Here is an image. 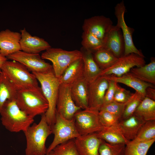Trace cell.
Here are the masks:
<instances>
[{
	"instance_id": "obj_14",
	"label": "cell",
	"mask_w": 155,
	"mask_h": 155,
	"mask_svg": "<svg viewBox=\"0 0 155 155\" xmlns=\"http://www.w3.org/2000/svg\"><path fill=\"white\" fill-rule=\"evenodd\" d=\"M108 80L99 76L88 85V106L89 108L100 111L102 106L106 92L108 87Z\"/></svg>"
},
{
	"instance_id": "obj_7",
	"label": "cell",
	"mask_w": 155,
	"mask_h": 155,
	"mask_svg": "<svg viewBox=\"0 0 155 155\" xmlns=\"http://www.w3.org/2000/svg\"><path fill=\"white\" fill-rule=\"evenodd\" d=\"M50 127L54 137L52 142L47 148L46 155L58 145L81 136L76 129L73 119H66L56 112L55 123Z\"/></svg>"
},
{
	"instance_id": "obj_13",
	"label": "cell",
	"mask_w": 155,
	"mask_h": 155,
	"mask_svg": "<svg viewBox=\"0 0 155 155\" xmlns=\"http://www.w3.org/2000/svg\"><path fill=\"white\" fill-rule=\"evenodd\" d=\"M113 26L111 19L103 16L85 19L82 26L83 32L91 34L104 42Z\"/></svg>"
},
{
	"instance_id": "obj_6",
	"label": "cell",
	"mask_w": 155,
	"mask_h": 155,
	"mask_svg": "<svg viewBox=\"0 0 155 155\" xmlns=\"http://www.w3.org/2000/svg\"><path fill=\"white\" fill-rule=\"evenodd\" d=\"M42 58L50 61L55 75L59 78L72 63L82 58L80 51H67L59 48H50L43 53Z\"/></svg>"
},
{
	"instance_id": "obj_29",
	"label": "cell",
	"mask_w": 155,
	"mask_h": 155,
	"mask_svg": "<svg viewBox=\"0 0 155 155\" xmlns=\"http://www.w3.org/2000/svg\"><path fill=\"white\" fill-rule=\"evenodd\" d=\"M93 55L95 61L102 70L111 67L118 59L109 51L104 49L95 52Z\"/></svg>"
},
{
	"instance_id": "obj_38",
	"label": "cell",
	"mask_w": 155,
	"mask_h": 155,
	"mask_svg": "<svg viewBox=\"0 0 155 155\" xmlns=\"http://www.w3.org/2000/svg\"><path fill=\"white\" fill-rule=\"evenodd\" d=\"M108 80V87L106 92L102 106L114 101V94L118 85V83L114 81L111 80Z\"/></svg>"
},
{
	"instance_id": "obj_37",
	"label": "cell",
	"mask_w": 155,
	"mask_h": 155,
	"mask_svg": "<svg viewBox=\"0 0 155 155\" xmlns=\"http://www.w3.org/2000/svg\"><path fill=\"white\" fill-rule=\"evenodd\" d=\"M133 94L130 91L121 87L118 85L114 94V101L121 103H126L129 100Z\"/></svg>"
},
{
	"instance_id": "obj_24",
	"label": "cell",
	"mask_w": 155,
	"mask_h": 155,
	"mask_svg": "<svg viewBox=\"0 0 155 155\" xmlns=\"http://www.w3.org/2000/svg\"><path fill=\"white\" fill-rule=\"evenodd\" d=\"M84 64L82 58L72 63L59 78L61 84L71 85L83 75Z\"/></svg>"
},
{
	"instance_id": "obj_41",
	"label": "cell",
	"mask_w": 155,
	"mask_h": 155,
	"mask_svg": "<svg viewBox=\"0 0 155 155\" xmlns=\"http://www.w3.org/2000/svg\"><path fill=\"white\" fill-rule=\"evenodd\" d=\"M48 154L49 155H54L53 154V153L52 152V151L51 152L49 153L48 154Z\"/></svg>"
},
{
	"instance_id": "obj_32",
	"label": "cell",
	"mask_w": 155,
	"mask_h": 155,
	"mask_svg": "<svg viewBox=\"0 0 155 155\" xmlns=\"http://www.w3.org/2000/svg\"><path fill=\"white\" fill-rule=\"evenodd\" d=\"M145 97L142 95L136 92L133 93L131 97L126 103L120 120L126 119L132 115L137 107Z\"/></svg>"
},
{
	"instance_id": "obj_35",
	"label": "cell",
	"mask_w": 155,
	"mask_h": 155,
	"mask_svg": "<svg viewBox=\"0 0 155 155\" xmlns=\"http://www.w3.org/2000/svg\"><path fill=\"white\" fill-rule=\"evenodd\" d=\"M127 102L121 103L113 101L102 106L100 111L103 110L108 112L115 116L120 121L122 116Z\"/></svg>"
},
{
	"instance_id": "obj_33",
	"label": "cell",
	"mask_w": 155,
	"mask_h": 155,
	"mask_svg": "<svg viewBox=\"0 0 155 155\" xmlns=\"http://www.w3.org/2000/svg\"><path fill=\"white\" fill-rule=\"evenodd\" d=\"M125 144H111L104 140L99 147L100 155H124Z\"/></svg>"
},
{
	"instance_id": "obj_11",
	"label": "cell",
	"mask_w": 155,
	"mask_h": 155,
	"mask_svg": "<svg viewBox=\"0 0 155 155\" xmlns=\"http://www.w3.org/2000/svg\"><path fill=\"white\" fill-rule=\"evenodd\" d=\"M126 11L124 1H121L117 3L115 7V14L117 19L116 25L121 30L125 43L124 55L135 53L144 57L140 50L135 46L132 39L133 28L128 26L125 21L124 14Z\"/></svg>"
},
{
	"instance_id": "obj_40",
	"label": "cell",
	"mask_w": 155,
	"mask_h": 155,
	"mask_svg": "<svg viewBox=\"0 0 155 155\" xmlns=\"http://www.w3.org/2000/svg\"><path fill=\"white\" fill-rule=\"evenodd\" d=\"M7 60L6 57H4L0 54V72L1 68L5 62Z\"/></svg>"
},
{
	"instance_id": "obj_31",
	"label": "cell",
	"mask_w": 155,
	"mask_h": 155,
	"mask_svg": "<svg viewBox=\"0 0 155 155\" xmlns=\"http://www.w3.org/2000/svg\"><path fill=\"white\" fill-rule=\"evenodd\" d=\"M82 38V47L93 53L103 49L104 42L93 35L83 32Z\"/></svg>"
},
{
	"instance_id": "obj_25",
	"label": "cell",
	"mask_w": 155,
	"mask_h": 155,
	"mask_svg": "<svg viewBox=\"0 0 155 155\" xmlns=\"http://www.w3.org/2000/svg\"><path fill=\"white\" fill-rule=\"evenodd\" d=\"M134 77L144 82L155 84V60L154 58L150 62L144 65L133 67L130 71Z\"/></svg>"
},
{
	"instance_id": "obj_22",
	"label": "cell",
	"mask_w": 155,
	"mask_h": 155,
	"mask_svg": "<svg viewBox=\"0 0 155 155\" xmlns=\"http://www.w3.org/2000/svg\"><path fill=\"white\" fill-rule=\"evenodd\" d=\"M103 76L108 80L114 81L117 83H122L131 88L135 90V92L145 97V91L147 88L152 87L155 88L154 85L141 81L134 77L130 72L119 77L113 75Z\"/></svg>"
},
{
	"instance_id": "obj_12",
	"label": "cell",
	"mask_w": 155,
	"mask_h": 155,
	"mask_svg": "<svg viewBox=\"0 0 155 155\" xmlns=\"http://www.w3.org/2000/svg\"><path fill=\"white\" fill-rule=\"evenodd\" d=\"M70 85H60L56 103V112L65 119L72 120L75 114L81 109L73 100Z\"/></svg>"
},
{
	"instance_id": "obj_10",
	"label": "cell",
	"mask_w": 155,
	"mask_h": 155,
	"mask_svg": "<svg viewBox=\"0 0 155 155\" xmlns=\"http://www.w3.org/2000/svg\"><path fill=\"white\" fill-rule=\"evenodd\" d=\"M144 57L138 54L131 53L118 58L110 67L102 70L99 76L113 75L121 77L129 72L135 67H139L145 64Z\"/></svg>"
},
{
	"instance_id": "obj_26",
	"label": "cell",
	"mask_w": 155,
	"mask_h": 155,
	"mask_svg": "<svg viewBox=\"0 0 155 155\" xmlns=\"http://www.w3.org/2000/svg\"><path fill=\"white\" fill-rule=\"evenodd\" d=\"M100 139L110 144H124L129 141L126 140L115 126L104 127L100 131L96 133Z\"/></svg>"
},
{
	"instance_id": "obj_5",
	"label": "cell",
	"mask_w": 155,
	"mask_h": 155,
	"mask_svg": "<svg viewBox=\"0 0 155 155\" xmlns=\"http://www.w3.org/2000/svg\"><path fill=\"white\" fill-rule=\"evenodd\" d=\"M1 71L8 77L18 90L39 87L34 75L18 61H6L1 68Z\"/></svg>"
},
{
	"instance_id": "obj_9",
	"label": "cell",
	"mask_w": 155,
	"mask_h": 155,
	"mask_svg": "<svg viewBox=\"0 0 155 155\" xmlns=\"http://www.w3.org/2000/svg\"><path fill=\"white\" fill-rule=\"evenodd\" d=\"M6 58L21 63L32 73H54L52 65L46 62L39 54H31L19 51L9 55Z\"/></svg>"
},
{
	"instance_id": "obj_3",
	"label": "cell",
	"mask_w": 155,
	"mask_h": 155,
	"mask_svg": "<svg viewBox=\"0 0 155 155\" xmlns=\"http://www.w3.org/2000/svg\"><path fill=\"white\" fill-rule=\"evenodd\" d=\"M2 125L9 131L24 132L34 121V118L21 110L15 100H8L0 112Z\"/></svg>"
},
{
	"instance_id": "obj_20",
	"label": "cell",
	"mask_w": 155,
	"mask_h": 155,
	"mask_svg": "<svg viewBox=\"0 0 155 155\" xmlns=\"http://www.w3.org/2000/svg\"><path fill=\"white\" fill-rule=\"evenodd\" d=\"M146 121L136 115L120 120L114 126L124 137L130 141L134 139L140 129Z\"/></svg>"
},
{
	"instance_id": "obj_15",
	"label": "cell",
	"mask_w": 155,
	"mask_h": 155,
	"mask_svg": "<svg viewBox=\"0 0 155 155\" xmlns=\"http://www.w3.org/2000/svg\"><path fill=\"white\" fill-rule=\"evenodd\" d=\"M21 50L25 53L39 54L41 51L51 47L50 45L44 39L32 36L24 28L20 30Z\"/></svg>"
},
{
	"instance_id": "obj_17",
	"label": "cell",
	"mask_w": 155,
	"mask_h": 155,
	"mask_svg": "<svg viewBox=\"0 0 155 155\" xmlns=\"http://www.w3.org/2000/svg\"><path fill=\"white\" fill-rule=\"evenodd\" d=\"M103 141L97 136L96 133L74 139L79 155H100L99 147Z\"/></svg>"
},
{
	"instance_id": "obj_39",
	"label": "cell",
	"mask_w": 155,
	"mask_h": 155,
	"mask_svg": "<svg viewBox=\"0 0 155 155\" xmlns=\"http://www.w3.org/2000/svg\"><path fill=\"white\" fill-rule=\"evenodd\" d=\"M145 97L155 100V89L152 87H148L145 91Z\"/></svg>"
},
{
	"instance_id": "obj_4",
	"label": "cell",
	"mask_w": 155,
	"mask_h": 155,
	"mask_svg": "<svg viewBox=\"0 0 155 155\" xmlns=\"http://www.w3.org/2000/svg\"><path fill=\"white\" fill-rule=\"evenodd\" d=\"M32 73L40 83L42 91L48 102V108L44 115L48 123L51 126L56 120V103L60 84L59 78L54 73Z\"/></svg>"
},
{
	"instance_id": "obj_23",
	"label": "cell",
	"mask_w": 155,
	"mask_h": 155,
	"mask_svg": "<svg viewBox=\"0 0 155 155\" xmlns=\"http://www.w3.org/2000/svg\"><path fill=\"white\" fill-rule=\"evenodd\" d=\"M18 89L3 72H0V112L8 100H15Z\"/></svg>"
},
{
	"instance_id": "obj_27",
	"label": "cell",
	"mask_w": 155,
	"mask_h": 155,
	"mask_svg": "<svg viewBox=\"0 0 155 155\" xmlns=\"http://www.w3.org/2000/svg\"><path fill=\"white\" fill-rule=\"evenodd\" d=\"M133 114L145 121L155 120V100L145 97Z\"/></svg>"
},
{
	"instance_id": "obj_1",
	"label": "cell",
	"mask_w": 155,
	"mask_h": 155,
	"mask_svg": "<svg viewBox=\"0 0 155 155\" xmlns=\"http://www.w3.org/2000/svg\"><path fill=\"white\" fill-rule=\"evenodd\" d=\"M26 140V155H46V140L52 133L44 114L38 124L33 123L24 132Z\"/></svg>"
},
{
	"instance_id": "obj_18",
	"label": "cell",
	"mask_w": 155,
	"mask_h": 155,
	"mask_svg": "<svg viewBox=\"0 0 155 155\" xmlns=\"http://www.w3.org/2000/svg\"><path fill=\"white\" fill-rule=\"evenodd\" d=\"M20 33L12 31L9 29L0 32V54L7 57L21 51Z\"/></svg>"
},
{
	"instance_id": "obj_42",
	"label": "cell",
	"mask_w": 155,
	"mask_h": 155,
	"mask_svg": "<svg viewBox=\"0 0 155 155\" xmlns=\"http://www.w3.org/2000/svg\"><path fill=\"white\" fill-rule=\"evenodd\" d=\"M48 155V154H47V155Z\"/></svg>"
},
{
	"instance_id": "obj_21",
	"label": "cell",
	"mask_w": 155,
	"mask_h": 155,
	"mask_svg": "<svg viewBox=\"0 0 155 155\" xmlns=\"http://www.w3.org/2000/svg\"><path fill=\"white\" fill-rule=\"evenodd\" d=\"M80 51L82 53L84 64V75L89 83H90L99 77L102 70L95 61L92 52L82 47Z\"/></svg>"
},
{
	"instance_id": "obj_36",
	"label": "cell",
	"mask_w": 155,
	"mask_h": 155,
	"mask_svg": "<svg viewBox=\"0 0 155 155\" xmlns=\"http://www.w3.org/2000/svg\"><path fill=\"white\" fill-rule=\"evenodd\" d=\"M99 117L100 123L103 127L116 125L119 121L114 115L103 110L99 111Z\"/></svg>"
},
{
	"instance_id": "obj_16",
	"label": "cell",
	"mask_w": 155,
	"mask_h": 155,
	"mask_svg": "<svg viewBox=\"0 0 155 155\" xmlns=\"http://www.w3.org/2000/svg\"><path fill=\"white\" fill-rule=\"evenodd\" d=\"M102 49L109 51L117 58L124 56L125 43L121 29L113 25L104 42Z\"/></svg>"
},
{
	"instance_id": "obj_28",
	"label": "cell",
	"mask_w": 155,
	"mask_h": 155,
	"mask_svg": "<svg viewBox=\"0 0 155 155\" xmlns=\"http://www.w3.org/2000/svg\"><path fill=\"white\" fill-rule=\"evenodd\" d=\"M155 139L146 142L130 141L125 145L124 155H147Z\"/></svg>"
},
{
	"instance_id": "obj_8",
	"label": "cell",
	"mask_w": 155,
	"mask_h": 155,
	"mask_svg": "<svg viewBox=\"0 0 155 155\" xmlns=\"http://www.w3.org/2000/svg\"><path fill=\"white\" fill-rule=\"evenodd\" d=\"M99 112L88 108L80 110L75 114L73 120L81 136L96 133L103 129L99 120Z\"/></svg>"
},
{
	"instance_id": "obj_30",
	"label": "cell",
	"mask_w": 155,
	"mask_h": 155,
	"mask_svg": "<svg viewBox=\"0 0 155 155\" xmlns=\"http://www.w3.org/2000/svg\"><path fill=\"white\" fill-rule=\"evenodd\" d=\"M155 139V120L146 121L142 126L134 139L139 142H146Z\"/></svg>"
},
{
	"instance_id": "obj_19",
	"label": "cell",
	"mask_w": 155,
	"mask_h": 155,
	"mask_svg": "<svg viewBox=\"0 0 155 155\" xmlns=\"http://www.w3.org/2000/svg\"><path fill=\"white\" fill-rule=\"evenodd\" d=\"M89 84L83 75L71 85V94L73 100L76 105L81 109L89 108Z\"/></svg>"
},
{
	"instance_id": "obj_34",
	"label": "cell",
	"mask_w": 155,
	"mask_h": 155,
	"mask_svg": "<svg viewBox=\"0 0 155 155\" xmlns=\"http://www.w3.org/2000/svg\"><path fill=\"white\" fill-rule=\"evenodd\" d=\"M51 151L54 155H79L74 139L58 145Z\"/></svg>"
},
{
	"instance_id": "obj_2",
	"label": "cell",
	"mask_w": 155,
	"mask_h": 155,
	"mask_svg": "<svg viewBox=\"0 0 155 155\" xmlns=\"http://www.w3.org/2000/svg\"><path fill=\"white\" fill-rule=\"evenodd\" d=\"M15 101L21 110L34 118L45 114L49 107L48 102L40 87L18 90Z\"/></svg>"
}]
</instances>
